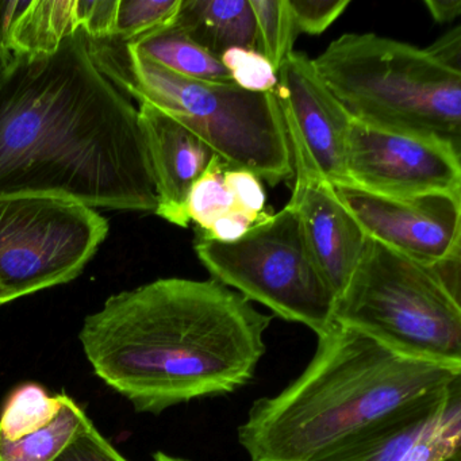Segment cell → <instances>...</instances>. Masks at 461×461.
<instances>
[{
  "label": "cell",
  "mask_w": 461,
  "mask_h": 461,
  "mask_svg": "<svg viewBox=\"0 0 461 461\" xmlns=\"http://www.w3.org/2000/svg\"><path fill=\"white\" fill-rule=\"evenodd\" d=\"M45 195L90 209L156 212L158 194L131 99L77 32L56 52L10 61L0 82V196Z\"/></svg>",
  "instance_id": "1"
},
{
  "label": "cell",
  "mask_w": 461,
  "mask_h": 461,
  "mask_svg": "<svg viewBox=\"0 0 461 461\" xmlns=\"http://www.w3.org/2000/svg\"><path fill=\"white\" fill-rule=\"evenodd\" d=\"M271 321L217 280L168 277L110 296L79 339L96 376L158 415L247 385Z\"/></svg>",
  "instance_id": "2"
},
{
  "label": "cell",
  "mask_w": 461,
  "mask_h": 461,
  "mask_svg": "<svg viewBox=\"0 0 461 461\" xmlns=\"http://www.w3.org/2000/svg\"><path fill=\"white\" fill-rule=\"evenodd\" d=\"M461 368L412 360L334 323L303 372L239 426L252 461H314L395 410L445 390Z\"/></svg>",
  "instance_id": "3"
},
{
  "label": "cell",
  "mask_w": 461,
  "mask_h": 461,
  "mask_svg": "<svg viewBox=\"0 0 461 461\" xmlns=\"http://www.w3.org/2000/svg\"><path fill=\"white\" fill-rule=\"evenodd\" d=\"M102 74L137 104L166 113L193 131L228 168L247 169L268 185L294 176L293 150L276 94L195 82L137 55L122 40L90 39Z\"/></svg>",
  "instance_id": "4"
},
{
  "label": "cell",
  "mask_w": 461,
  "mask_h": 461,
  "mask_svg": "<svg viewBox=\"0 0 461 461\" xmlns=\"http://www.w3.org/2000/svg\"><path fill=\"white\" fill-rule=\"evenodd\" d=\"M312 63L353 120L438 140L461 152V74L425 50L349 33Z\"/></svg>",
  "instance_id": "5"
},
{
  "label": "cell",
  "mask_w": 461,
  "mask_h": 461,
  "mask_svg": "<svg viewBox=\"0 0 461 461\" xmlns=\"http://www.w3.org/2000/svg\"><path fill=\"white\" fill-rule=\"evenodd\" d=\"M460 260L430 266L368 239L334 323L404 357L461 368Z\"/></svg>",
  "instance_id": "6"
},
{
  "label": "cell",
  "mask_w": 461,
  "mask_h": 461,
  "mask_svg": "<svg viewBox=\"0 0 461 461\" xmlns=\"http://www.w3.org/2000/svg\"><path fill=\"white\" fill-rule=\"evenodd\" d=\"M194 249L212 279L282 320L302 323L317 337L334 325L336 295L288 204L276 214L266 212L233 244L212 241L198 229Z\"/></svg>",
  "instance_id": "7"
},
{
  "label": "cell",
  "mask_w": 461,
  "mask_h": 461,
  "mask_svg": "<svg viewBox=\"0 0 461 461\" xmlns=\"http://www.w3.org/2000/svg\"><path fill=\"white\" fill-rule=\"evenodd\" d=\"M107 233V221L77 202L0 196V299L10 303L77 279Z\"/></svg>",
  "instance_id": "8"
},
{
  "label": "cell",
  "mask_w": 461,
  "mask_h": 461,
  "mask_svg": "<svg viewBox=\"0 0 461 461\" xmlns=\"http://www.w3.org/2000/svg\"><path fill=\"white\" fill-rule=\"evenodd\" d=\"M461 152L438 140L353 120L348 137L349 185L393 196L461 194Z\"/></svg>",
  "instance_id": "9"
},
{
  "label": "cell",
  "mask_w": 461,
  "mask_h": 461,
  "mask_svg": "<svg viewBox=\"0 0 461 461\" xmlns=\"http://www.w3.org/2000/svg\"><path fill=\"white\" fill-rule=\"evenodd\" d=\"M333 187L368 239L430 266L460 256L461 194L393 196Z\"/></svg>",
  "instance_id": "10"
},
{
  "label": "cell",
  "mask_w": 461,
  "mask_h": 461,
  "mask_svg": "<svg viewBox=\"0 0 461 461\" xmlns=\"http://www.w3.org/2000/svg\"><path fill=\"white\" fill-rule=\"evenodd\" d=\"M287 136L296 179L287 204L298 214L310 252L337 299L357 268L368 237L333 185L317 171L298 137L288 131Z\"/></svg>",
  "instance_id": "11"
},
{
  "label": "cell",
  "mask_w": 461,
  "mask_h": 461,
  "mask_svg": "<svg viewBox=\"0 0 461 461\" xmlns=\"http://www.w3.org/2000/svg\"><path fill=\"white\" fill-rule=\"evenodd\" d=\"M285 129L298 137L317 171L333 185H349L348 137L353 118L304 53L293 52L277 71Z\"/></svg>",
  "instance_id": "12"
},
{
  "label": "cell",
  "mask_w": 461,
  "mask_h": 461,
  "mask_svg": "<svg viewBox=\"0 0 461 461\" xmlns=\"http://www.w3.org/2000/svg\"><path fill=\"white\" fill-rule=\"evenodd\" d=\"M158 194L155 214L188 228L185 201L214 153L182 123L147 104L137 106Z\"/></svg>",
  "instance_id": "13"
},
{
  "label": "cell",
  "mask_w": 461,
  "mask_h": 461,
  "mask_svg": "<svg viewBox=\"0 0 461 461\" xmlns=\"http://www.w3.org/2000/svg\"><path fill=\"white\" fill-rule=\"evenodd\" d=\"M77 32L79 0H0V50L9 64L50 55Z\"/></svg>",
  "instance_id": "14"
},
{
  "label": "cell",
  "mask_w": 461,
  "mask_h": 461,
  "mask_svg": "<svg viewBox=\"0 0 461 461\" xmlns=\"http://www.w3.org/2000/svg\"><path fill=\"white\" fill-rule=\"evenodd\" d=\"M452 384L375 420L326 450L314 461L403 460L412 445L438 417Z\"/></svg>",
  "instance_id": "15"
},
{
  "label": "cell",
  "mask_w": 461,
  "mask_h": 461,
  "mask_svg": "<svg viewBox=\"0 0 461 461\" xmlns=\"http://www.w3.org/2000/svg\"><path fill=\"white\" fill-rule=\"evenodd\" d=\"M174 26L218 59L230 48L258 50L249 0H182Z\"/></svg>",
  "instance_id": "16"
},
{
  "label": "cell",
  "mask_w": 461,
  "mask_h": 461,
  "mask_svg": "<svg viewBox=\"0 0 461 461\" xmlns=\"http://www.w3.org/2000/svg\"><path fill=\"white\" fill-rule=\"evenodd\" d=\"M125 42L137 55L185 79L218 85L233 83L220 59L199 47L174 25Z\"/></svg>",
  "instance_id": "17"
},
{
  "label": "cell",
  "mask_w": 461,
  "mask_h": 461,
  "mask_svg": "<svg viewBox=\"0 0 461 461\" xmlns=\"http://www.w3.org/2000/svg\"><path fill=\"white\" fill-rule=\"evenodd\" d=\"M87 418L85 410L63 393L60 411L52 422L17 441L0 437V461H55Z\"/></svg>",
  "instance_id": "18"
},
{
  "label": "cell",
  "mask_w": 461,
  "mask_h": 461,
  "mask_svg": "<svg viewBox=\"0 0 461 461\" xmlns=\"http://www.w3.org/2000/svg\"><path fill=\"white\" fill-rule=\"evenodd\" d=\"M63 393L52 395L39 383H23L7 396L0 412V437L17 441L55 420Z\"/></svg>",
  "instance_id": "19"
},
{
  "label": "cell",
  "mask_w": 461,
  "mask_h": 461,
  "mask_svg": "<svg viewBox=\"0 0 461 461\" xmlns=\"http://www.w3.org/2000/svg\"><path fill=\"white\" fill-rule=\"evenodd\" d=\"M258 26V50L279 71L294 52L298 32L288 0H249Z\"/></svg>",
  "instance_id": "20"
},
{
  "label": "cell",
  "mask_w": 461,
  "mask_h": 461,
  "mask_svg": "<svg viewBox=\"0 0 461 461\" xmlns=\"http://www.w3.org/2000/svg\"><path fill=\"white\" fill-rule=\"evenodd\" d=\"M182 0H118L114 39L134 41L174 25Z\"/></svg>",
  "instance_id": "21"
},
{
  "label": "cell",
  "mask_w": 461,
  "mask_h": 461,
  "mask_svg": "<svg viewBox=\"0 0 461 461\" xmlns=\"http://www.w3.org/2000/svg\"><path fill=\"white\" fill-rule=\"evenodd\" d=\"M225 164L218 156H212L209 167L194 183L185 201V214L194 221L198 229L207 230L218 215L233 209V196L223 182Z\"/></svg>",
  "instance_id": "22"
},
{
  "label": "cell",
  "mask_w": 461,
  "mask_h": 461,
  "mask_svg": "<svg viewBox=\"0 0 461 461\" xmlns=\"http://www.w3.org/2000/svg\"><path fill=\"white\" fill-rule=\"evenodd\" d=\"M220 60L237 87L258 94L276 90L277 71L260 50L230 48L221 55Z\"/></svg>",
  "instance_id": "23"
},
{
  "label": "cell",
  "mask_w": 461,
  "mask_h": 461,
  "mask_svg": "<svg viewBox=\"0 0 461 461\" xmlns=\"http://www.w3.org/2000/svg\"><path fill=\"white\" fill-rule=\"evenodd\" d=\"M298 34H322L349 6V0H288Z\"/></svg>",
  "instance_id": "24"
},
{
  "label": "cell",
  "mask_w": 461,
  "mask_h": 461,
  "mask_svg": "<svg viewBox=\"0 0 461 461\" xmlns=\"http://www.w3.org/2000/svg\"><path fill=\"white\" fill-rule=\"evenodd\" d=\"M55 461H129L102 436L90 418Z\"/></svg>",
  "instance_id": "25"
},
{
  "label": "cell",
  "mask_w": 461,
  "mask_h": 461,
  "mask_svg": "<svg viewBox=\"0 0 461 461\" xmlns=\"http://www.w3.org/2000/svg\"><path fill=\"white\" fill-rule=\"evenodd\" d=\"M223 182L233 196L234 207L260 220L266 214V191L260 177L247 169H223Z\"/></svg>",
  "instance_id": "26"
},
{
  "label": "cell",
  "mask_w": 461,
  "mask_h": 461,
  "mask_svg": "<svg viewBox=\"0 0 461 461\" xmlns=\"http://www.w3.org/2000/svg\"><path fill=\"white\" fill-rule=\"evenodd\" d=\"M260 220H256L247 212L233 207L229 212L218 215L207 230H202V229L201 230L212 241L221 242V244H233L242 239L249 230L250 226L255 225Z\"/></svg>",
  "instance_id": "27"
},
{
  "label": "cell",
  "mask_w": 461,
  "mask_h": 461,
  "mask_svg": "<svg viewBox=\"0 0 461 461\" xmlns=\"http://www.w3.org/2000/svg\"><path fill=\"white\" fill-rule=\"evenodd\" d=\"M426 52L442 66L461 74V28L456 26L452 31L437 40L433 45L426 48Z\"/></svg>",
  "instance_id": "28"
},
{
  "label": "cell",
  "mask_w": 461,
  "mask_h": 461,
  "mask_svg": "<svg viewBox=\"0 0 461 461\" xmlns=\"http://www.w3.org/2000/svg\"><path fill=\"white\" fill-rule=\"evenodd\" d=\"M425 6L437 23H452L461 14V0H426Z\"/></svg>",
  "instance_id": "29"
},
{
  "label": "cell",
  "mask_w": 461,
  "mask_h": 461,
  "mask_svg": "<svg viewBox=\"0 0 461 461\" xmlns=\"http://www.w3.org/2000/svg\"><path fill=\"white\" fill-rule=\"evenodd\" d=\"M153 461H187L185 458L174 457V456L167 455L164 452H156L153 455Z\"/></svg>",
  "instance_id": "30"
},
{
  "label": "cell",
  "mask_w": 461,
  "mask_h": 461,
  "mask_svg": "<svg viewBox=\"0 0 461 461\" xmlns=\"http://www.w3.org/2000/svg\"><path fill=\"white\" fill-rule=\"evenodd\" d=\"M7 67H9V59H7L6 55L0 50V82H2L5 74H6Z\"/></svg>",
  "instance_id": "31"
},
{
  "label": "cell",
  "mask_w": 461,
  "mask_h": 461,
  "mask_svg": "<svg viewBox=\"0 0 461 461\" xmlns=\"http://www.w3.org/2000/svg\"><path fill=\"white\" fill-rule=\"evenodd\" d=\"M442 461H461V450H457V452L453 453L452 456Z\"/></svg>",
  "instance_id": "32"
},
{
  "label": "cell",
  "mask_w": 461,
  "mask_h": 461,
  "mask_svg": "<svg viewBox=\"0 0 461 461\" xmlns=\"http://www.w3.org/2000/svg\"><path fill=\"white\" fill-rule=\"evenodd\" d=\"M4 304H6V302L4 299H0V307L4 306Z\"/></svg>",
  "instance_id": "33"
}]
</instances>
